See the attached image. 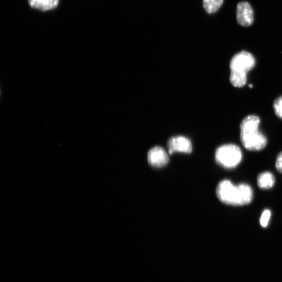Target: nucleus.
<instances>
[{
    "instance_id": "1",
    "label": "nucleus",
    "mask_w": 282,
    "mask_h": 282,
    "mask_svg": "<svg viewBox=\"0 0 282 282\" xmlns=\"http://www.w3.org/2000/svg\"><path fill=\"white\" fill-rule=\"evenodd\" d=\"M216 193L219 201L233 206L248 205L252 201L254 196L252 188L249 184L242 183L235 185L229 180L219 182Z\"/></svg>"
},
{
    "instance_id": "2",
    "label": "nucleus",
    "mask_w": 282,
    "mask_h": 282,
    "mask_svg": "<svg viewBox=\"0 0 282 282\" xmlns=\"http://www.w3.org/2000/svg\"><path fill=\"white\" fill-rule=\"evenodd\" d=\"M260 118L249 115L240 124V139L244 147L251 151H260L267 144L266 136L259 130Z\"/></svg>"
},
{
    "instance_id": "3",
    "label": "nucleus",
    "mask_w": 282,
    "mask_h": 282,
    "mask_svg": "<svg viewBox=\"0 0 282 282\" xmlns=\"http://www.w3.org/2000/svg\"><path fill=\"white\" fill-rule=\"evenodd\" d=\"M256 65V60L253 54L246 51L235 54L230 63V81L237 87H241L247 83V73Z\"/></svg>"
},
{
    "instance_id": "4",
    "label": "nucleus",
    "mask_w": 282,
    "mask_h": 282,
    "mask_svg": "<svg viewBox=\"0 0 282 282\" xmlns=\"http://www.w3.org/2000/svg\"><path fill=\"white\" fill-rule=\"evenodd\" d=\"M242 158L241 149L233 144L219 146L215 152V160L217 163L228 169L237 167L240 163Z\"/></svg>"
},
{
    "instance_id": "5",
    "label": "nucleus",
    "mask_w": 282,
    "mask_h": 282,
    "mask_svg": "<svg viewBox=\"0 0 282 282\" xmlns=\"http://www.w3.org/2000/svg\"><path fill=\"white\" fill-rule=\"evenodd\" d=\"M149 164L155 167H162L169 162V157L165 150L160 146H156L150 149L147 154Z\"/></svg>"
},
{
    "instance_id": "6",
    "label": "nucleus",
    "mask_w": 282,
    "mask_h": 282,
    "mask_svg": "<svg viewBox=\"0 0 282 282\" xmlns=\"http://www.w3.org/2000/svg\"><path fill=\"white\" fill-rule=\"evenodd\" d=\"M237 21L240 25L243 27L253 24L254 21V11L248 3L241 2L237 5Z\"/></svg>"
},
{
    "instance_id": "7",
    "label": "nucleus",
    "mask_w": 282,
    "mask_h": 282,
    "mask_svg": "<svg viewBox=\"0 0 282 282\" xmlns=\"http://www.w3.org/2000/svg\"><path fill=\"white\" fill-rule=\"evenodd\" d=\"M167 146L170 154L175 152L190 153L193 150L191 141L186 138L181 136L171 138L168 141Z\"/></svg>"
},
{
    "instance_id": "8",
    "label": "nucleus",
    "mask_w": 282,
    "mask_h": 282,
    "mask_svg": "<svg viewBox=\"0 0 282 282\" xmlns=\"http://www.w3.org/2000/svg\"><path fill=\"white\" fill-rule=\"evenodd\" d=\"M30 7L43 11L55 9L59 4V0H28Z\"/></svg>"
},
{
    "instance_id": "9",
    "label": "nucleus",
    "mask_w": 282,
    "mask_h": 282,
    "mask_svg": "<svg viewBox=\"0 0 282 282\" xmlns=\"http://www.w3.org/2000/svg\"><path fill=\"white\" fill-rule=\"evenodd\" d=\"M257 183L261 189L269 190L274 185L275 179L271 173L266 172L260 174L258 176Z\"/></svg>"
},
{
    "instance_id": "10",
    "label": "nucleus",
    "mask_w": 282,
    "mask_h": 282,
    "mask_svg": "<svg viewBox=\"0 0 282 282\" xmlns=\"http://www.w3.org/2000/svg\"><path fill=\"white\" fill-rule=\"evenodd\" d=\"M223 0H203V6L206 12L209 14L216 12L221 7Z\"/></svg>"
},
{
    "instance_id": "11",
    "label": "nucleus",
    "mask_w": 282,
    "mask_h": 282,
    "mask_svg": "<svg viewBox=\"0 0 282 282\" xmlns=\"http://www.w3.org/2000/svg\"><path fill=\"white\" fill-rule=\"evenodd\" d=\"M273 109L275 115L282 119V96L275 100L273 103Z\"/></svg>"
},
{
    "instance_id": "12",
    "label": "nucleus",
    "mask_w": 282,
    "mask_h": 282,
    "mask_svg": "<svg viewBox=\"0 0 282 282\" xmlns=\"http://www.w3.org/2000/svg\"><path fill=\"white\" fill-rule=\"evenodd\" d=\"M270 217V211L269 210H265L261 215L260 220V223L262 227L264 228L267 227L269 223Z\"/></svg>"
},
{
    "instance_id": "13",
    "label": "nucleus",
    "mask_w": 282,
    "mask_h": 282,
    "mask_svg": "<svg viewBox=\"0 0 282 282\" xmlns=\"http://www.w3.org/2000/svg\"><path fill=\"white\" fill-rule=\"evenodd\" d=\"M275 167L279 173H282V152L277 157Z\"/></svg>"
}]
</instances>
